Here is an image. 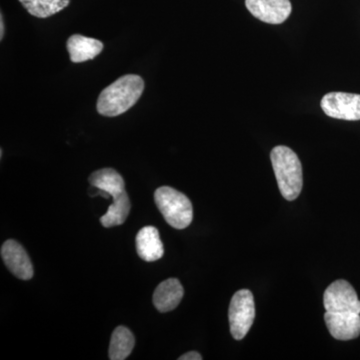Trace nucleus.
I'll use <instances>...</instances> for the list:
<instances>
[{"mask_svg":"<svg viewBox=\"0 0 360 360\" xmlns=\"http://www.w3.org/2000/svg\"><path fill=\"white\" fill-rule=\"evenodd\" d=\"M89 184L92 187L105 191L113 198L108 212L101 217V224L104 227H112L124 224L131 205L125 191V182L122 175L112 168H103L90 175Z\"/></svg>","mask_w":360,"mask_h":360,"instance_id":"f257e3e1","label":"nucleus"},{"mask_svg":"<svg viewBox=\"0 0 360 360\" xmlns=\"http://www.w3.org/2000/svg\"><path fill=\"white\" fill-rule=\"evenodd\" d=\"M143 90L144 82L139 75L118 78L99 94L97 111L108 117L123 115L139 101Z\"/></svg>","mask_w":360,"mask_h":360,"instance_id":"f03ea898","label":"nucleus"},{"mask_svg":"<svg viewBox=\"0 0 360 360\" xmlns=\"http://www.w3.org/2000/svg\"><path fill=\"white\" fill-rule=\"evenodd\" d=\"M272 167L279 191L286 200H295L302 193V167L295 151L288 146H279L272 149Z\"/></svg>","mask_w":360,"mask_h":360,"instance_id":"7ed1b4c3","label":"nucleus"},{"mask_svg":"<svg viewBox=\"0 0 360 360\" xmlns=\"http://www.w3.org/2000/svg\"><path fill=\"white\" fill-rule=\"evenodd\" d=\"M156 206L170 226L184 229L193 219L191 200L184 193L169 186H161L155 193Z\"/></svg>","mask_w":360,"mask_h":360,"instance_id":"20e7f679","label":"nucleus"},{"mask_svg":"<svg viewBox=\"0 0 360 360\" xmlns=\"http://www.w3.org/2000/svg\"><path fill=\"white\" fill-rule=\"evenodd\" d=\"M255 317V298L248 290H238L232 296L229 319L234 340H241L248 335Z\"/></svg>","mask_w":360,"mask_h":360,"instance_id":"39448f33","label":"nucleus"},{"mask_svg":"<svg viewBox=\"0 0 360 360\" xmlns=\"http://www.w3.org/2000/svg\"><path fill=\"white\" fill-rule=\"evenodd\" d=\"M323 305L328 312L360 314V302L356 291L352 284L343 279L335 281L326 288Z\"/></svg>","mask_w":360,"mask_h":360,"instance_id":"423d86ee","label":"nucleus"},{"mask_svg":"<svg viewBox=\"0 0 360 360\" xmlns=\"http://www.w3.org/2000/svg\"><path fill=\"white\" fill-rule=\"evenodd\" d=\"M321 108L329 117L342 120H360L359 94L330 92L321 99Z\"/></svg>","mask_w":360,"mask_h":360,"instance_id":"0eeeda50","label":"nucleus"},{"mask_svg":"<svg viewBox=\"0 0 360 360\" xmlns=\"http://www.w3.org/2000/svg\"><path fill=\"white\" fill-rule=\"evenodd\" d=\"M250 13L269 25H281L288 20L292 7L290 0H245Z\"/></svg>","mask_w":360,"mask_h":360,"instance_id":"6e6552de","label":"nucleus"},{"mask_svg":"<svg viewBox=\"0 0 360 360\" xmlns=\"http://www.w3.org/2000/svg\"><path fill=\"white\" fill-rule=\"evenodd\" d=\"M1 257L7 269L18 278L30 281L33 276V265L25 248L18 241L7 240L1 248Z\"/></svg>","mask_w":360,"mask_h":360,"instance_id":"1a4fd4ad","label":"nucleus"},{"mask_svg":"<svg viewBox=\"0 0 360 360\" xmlns=\"http://www.w3.org/2000/svg\"><path fill=\"white\" fill-rule=\"evenodd\" d=\"M324 321L330 335L338 340H352L360 335V314L326 311Z\"/></svg>","mask_w":360,"mask_h":360,"instance_id":"9d476101","label":"nucleus"},{"mask_svg":"<svg viewBox=\"0 0 360 360\" xmlns=\"http://www.w3.org/2000/svg\"><path fill=\"white\" fill-rule=\"evenodd\" d=\"M135 243L137 255L144 262H156L165 255L160 232L155 226H146L141 229L137 233Z\"/></svg>","mask_w":360,"mask_h":360,"instance_id":"9b49d317","label":"nucleus"},{"mask_svg":"<svg viewBox=\"0 0 360 360\" xmlns=\"http://www.w3.org/2000/svg\"><path fill=\"white\" fill-rule=\"evenodd\" d=\"M184 288L179 279L169 278L162 281L156 288L153 295V304L158 311H172L179 307L184 297Z\"/></svg>","mask_w":360,"mask_h":360,"instance_id":"f8f14e48","label":"nucleus"},{"mask_svg":"<svg viewBox=\"0 0 360 360\" xmlns=\"http://www.w3.org/2000/svg\"><path fill=\"white\" fill-rule=\"evenodd\" d=\"M66 46L70 56V60L75 63L91 60L101 54L103 49V44L101 40L80 34L71 35Z\"/></svg>","mask_w":360,"mask_h":360,"instance_id":"ddd939ff","label":"nucleus"},{"mask_svg":"<svg viewBox=\"0 0 360 360\" xmlns=\"http://www.w3.org/2000/svg\"><path fill=\"white\" fill-rule=\"evenodd\" d=\"M134 336L131 331L124 326H118L111 335L110 359L124 360L129 356L134 347Z\"/></svg>","mask_w":360,"mask_h":360,"instance_id":"4468645a","label":"nucleus"},{"mask_svg":"<svg viewBox=\"0 0 360 360\" xmlns=\"http://www.w3.org/2000/svg\"><path fill=\"white\" fill-rule=\"evenodd\" d=\"M28 13L39 18H47L70 6V0H20Z\"/></svg>","mask_w":360,"mask_h":360,"instance_id":"2eb2a0df","label":"nucleus"},{"mask_svg":"<svg viewBox=\"0 0 360 360\" xmlns=\"http://www.w3.org/2000/svg\"><path fill=\"white\" fill-rule=\"evenodd\" d=\"M179 360H201L202 359V356L198 352H189L187 354L181 355L179 357Z\"/></svg>","mask_w":360,"mask_h":360,"instance_id":"dca6fc26","label":"nucleus"},{"mask_svg":"<svg viewBox=\"0 0 360 360\" xmlns=\"http://www.w3.org/2000/svg\"><path fill=\"white\" fill-rule=\"evenodd\" d=\"M4 16H0V39H4Z\"/></svg>","mask_w":360,"mask_h":360,"instance_id":"f3484780","label":"nucleus"}]
</instances>
